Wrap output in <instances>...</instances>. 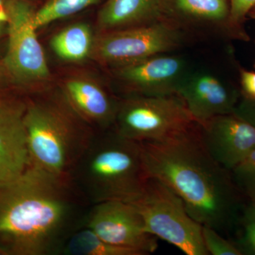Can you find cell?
<instances>
[{
    "instance_id": "5bb4252c",
    "label": "cell",
    "mask_w": 255,
    "mask_h": 255,
    "mask_svg": "<svg viewBox=\"0 0 255 255\" xmlns=\"http://www.w3.org/2000/svg\"><path fill=\"white\" fill-rule=\"evenodd\" d=\"M160 19L189 36L234 30L230 23L229 0H160Z\"/></svg>"
},
{
    "instance_id": "ba28073f",
    "label": "cell",
    "mask_w": 255,
    "mask_h": 255,
    "mask_svg": "<svg viewBox=\"0 0 255 255\" xmlns=\"http://www.w3.org/2000/svg\"><path fill=\"white\" fill-rule=\"evenodd\" d=\"M7 16V49L1 63L18 85L50 76L43 48L33 25L35 11L26 0H4Z\"/></svg>"
},
{
    "instance_id": "277c9868",
    "label": "cell",
    "mask_w": 255,
    "mask_h": 255,
    "mask_svg": "<svg viewBox=\"0 0 255 255\" xmlns=\"http://www.w3.org/2000/svg\"><path fill=\"white\" fill-rule=\"evenodd\" d=\"M108 133L95 137L74 169L71 182L92 204L131 203L141 194L147 179L140 143L115 129Z\"/></svg>"
},
{
    "instance_id": "ac0fdd59",
    "label": "cell",
    "mask_w": 255,
    "mask_h": 255,
    "mask_svg": "<svg viewBox=\"0 0 255 255\" xmlns=\"http://www.w3.org/2000/svg\"><path fill=\"white\" fill-rule=\"evenodd\" d=\"M65 255H140L137 252L114 246L97 236L90 228L81 226L74 231L62 247Z\"/></svg>"
},
{
    "instance_id": "7c38bea8",
    "label": "cell",
    "mask_w": 255,
    "mask_h": 255,
    "mask_svg": "<svg viewBox=\"0 0 255 255\" xmlns=\"http://www.w3.org/2000/svg\"><path fill=\"white\" fill-rule=\"evenodd\" d=\"M199 137L212 158L231 172L255 148V128L234 113L199 124Z\"/></svg>"
},
{
    "instance_id": "30bf717a",
    "label": "cell",
    "mask_w": 255,
    "mask_h": 255,
    "mask_svg": "<svg viewBox=\"0 0 255 255\" xmlns=\"http://www.w3.org/2000/svg\"><path fill=\"white\" fill-rule=\"evenodd\" d=\"M82 226L110 244L140 255L152 254L158 248V238L146 231L142 216L131 203L109 201L94 204Z\"/></svg>"
},
{
    "instance_id": "8fae6325",
    "label": "cell",
    "mask_w": 255,
    "mask_h": 255,
    "mask_svg": "<svg viewBox=\"0 0 255 255\" xmlns=\"http://www.w3.org/2000/svg\"><path fill=\"white\" fill-rule=\"evenodd\" d=\"M116 69L128 97L177 95L181 84L191 71L187 60L169 53L154 55Z\"/></svg>"
},
{
    "instance_id": "ffe728a7",
    "label": "cell",
    "mask_w": 255,
    "mask_h": 255,
    "mask_svg": "<svg viewBox=\"0 0 255 255\" xmlns=\"http://www.w3.org/2000/svg\"><path fill=\"white\" fill-rule=\"evenodd\" d=\"M238 191L255 201V148L231 171Z\"/></svg>"
},
{
    "instance_id": "f1b7e54d",
    "label": "cell",
    "mask_w": 255,
    "mask_h": 255,
    "mask_svg": "<svg viewBox=\"0 0 255 255\" xmlns=\"http://www.w3.org/2000/svg\"><path fill=\"white\" fill-rule=\"evenodd\" d=\"M254 202H255V201H254Z\"/></svg>"
},
{
    "instance_id": "4316f807",
    "label": "cell",
    "mask_w": 255,
    "mask_h": 255,
    "mask_svg": "<svg viewBox=\"0 0 255 255\" xmlns=\"http://www.w3.org/2000/svg\"><path fill=\"white\" fill-rule=\"evenodd\" d=\"M7 31V23L6 21H0V38L6 33Z\"/></svg>"
},
{
    "instance_id": "603a6c76",
    "label": "cell",
    "mask_w": 255,
    "mask_h": 255,
    "mask_svg": "<svg viewBox=\"0 0 255 255\" xmlns=\"http://www.w3.org/2000/svg\"><path fill=\"white\" fill-rule=\"evenodd\" d=\"M230 23L236 29L255 6V0H229Z\"/></svg>"
},
{
    "instance_id": "d4e9b609",
    "label": "cell",
    "mask_w": 255,
    "mask_h": 255,
    "mask_svg": "<svg viewBox=\"0 0 255 255\" xmlns=\"http://www.w3.org/2000/svg\"><path fill=\"white\" fill-rule=\"evenodd\" d=\"M241 77L244 96L255 99V73L243 70L241 71Z\"/></svg>"
},
{
    "instance_id": "5b68a950",
    "label": "cell",
    "mask_w": 255,
    "mask_h": 255,
    "mask_svg": "<svg viewBox=\"0 0 255 255\" xmlns=\"http://www.w3.org/2000/svg\"><path fill=\"white\" fill-rule=\"evenodd\" d=\"M131 204L152 236L187 255H209L203 241L202 225L187 212L182 199L159 179L147 177L141 194Z\"/></svg>"
},
{
    "instance_id": "44dd1931",
    "label": "cell",
    "mask_w": 255,
    "mask_h": 255,
    "mask_svg": "<svg viewBox=\"0 0 255 255\" xmlns=\"http://www.w3.org/2000/svg\"><path fill=\"white\" fill-rule=\"evenodd\" d=\"M241 226V238L235 243L243 255H255V202L244 206L238 225Z\"/></svg>"
},
{
    "instance_id": "3957f363",
    "label": "cell",
    "mask_w": 255,
    "mask_h": 255,
    "mask_svg": "<svg viewBox=\"0 0 255 255\" xmlns=\"http://www.w3.org/2000/svg\"><path fill=\"white\" fill-rule=\"evenodd\" d=\"M68 101L27 102L24 115L29 166L65 180L95 136Z\"/></svg>"
},
{
    "instance_id": "83f0119b",
    "label": "cell",
    "mask_w": 255,
    "mask_h": 255,
    "mask_svg": "<svg viewBox=\"0 0 255 255\" xmlns=\"http://www.w3.org/2000/svg\"><path fill=\"white\" fill-rule=\"evenodd\" d=\"M248 16L255 20V6H254L251 11H250V12L248 13Z\"/></svg>"
},
{
    "instance_id": "52a82bcc",
    "label": "cell",
    "mask_w": 255,
    "mask_h": 255,
    "mask_svg": "<svg viewBox=\"0 0 255 255\" xmlns=\"http://www.w3.org/2000/svg\"><path fill=\"white\" fill-rule=\"evenodd\" d=\"M189 35L160 20L150 24L104 31L94 39L90 56L117 68L182 48Z\"/></svg>"
},
{
    "instance_id": "4fadbf2b",
    "label": "cell",
    "mask_w": 255,
    "mask_h": 255,
    "mask_svg": "<svg viewBox=\"0 0 255 255\" xmlns=\"http://www.w3.org/2000/svg\"><path fill=\"white\" fill-rule=\"evenodd\" d=\"M177 95L199 124L217 116L233 113L239 95L216 75L206 72H189Z\"/></svg>"
},
{
    "instance_id": "8992f818",
    "label": "cell",
    "mask_w": 255,
    "mask_h": 255,
    "mask_svg": "<svg viewBox=\"0 0 255 255\" xmlns=\"http://www.w3.org/2000/svg\"><path fill=\"white\" fill-rule=\"evenodd\" d=\"M199 123L178 95L128 97L119 102L114 129L137 142L161 141Z\"/></svg>"
},
{
    "instance_id": "d6986e66",
    "label": "cell",
    "mask_w": 255,
    "mask_h": 255,
    "mask_svg": "<svg viewBox=\"0 0 255 255\" xmlns=\"http://www.w3.org/2000/svg\"><path fill=\"white\" fill-rule=\"evenodd\" d=\"M100 0H49L35 11L33 25L38 29L49 23L80 12Z\"/></svg>"
},
{
    "instance_id": "484cf974",
    "label": "cell",
    "mask_w": 255,
    "mask_h": 255,
    "mask_svg": "<svg viewBox=\"0 0 255 255\" xmlns=\"http://www.w3.org/2000/svg\"><path fill=\"white\" fill-rule=\"evenodd\" d=\"M7 16H6V10H5L4 1L0 0V21H6Z\"/></svg>"
},
{
    "instance_id": "e0dca14e",
    "label": "cell",
    "mask_w": 255,
    "mask_h": 255,
    "mask_svg": "<svg viewBox=\"0 0 255 255\" xmlns=\"http://www.w3.org/2000/svg\"><path fill=\"white\" fill-rule=\"evenodd\" d=\"M92 31L85 23L64 28L50 41L52 49L61 59L80 61L90 56L93 46Z\"/></svg>"
},
{
    "instance_id": "7a4b0ae2",
    "label": "cell",
    "mask_w": 255,
    "mask_h": 255,
    "mask_svg": "<svg viewBox=\"0 0 255 255\" xmlns=\"http://www.w3.org/2000/svg\"><path fill=\"white\" fill-rule=\"evenodd\" d=\"M78 196L71 181L31 166L0 186V255L60 254L82 225Z\"/></svg>"
},
{
    "instance_id": "9c48e42d",
    "label": "cell",
    "mask_w": 255,
    "mask_h": 255,
    "mask_svg": "<svg viewBox=\"0 0 255 255\" xmlns=\"http://www.w3.org/2000/svg\"><path fill=\"white\" fill-rule=\"evenodd\" d=\"M0 63V186L19 177L29 166L24 115L27 102Z\"/></svg>"
},
{
    "instance_id": "6da1fadb",
    "label": "cell",
    "mask_w": 255,
    "mask_h": 255,
    "mask_svg": "<svg viewBox=\"0 0 255 255\" xmlns=\"http://www.w3.org/2000/svg\"><path fill=\"white\" fill-rule=\"evenodd\" d=\"M147 177L168 186L202 226L226 236L238 226L243 207L231 172L212 158L196 128L161 141L140 142Z\"/></svg>"
},
{
    "instance_id": "2e32d148",
    "label": "cell",
    "mask_w": 255,
    "mask_h": 255,
    "mask_svg": "<svg viewBox=\"0 0 255 255\" xmlns=\"http://www.w3.org/2000/svg\"><path fill=\"white\" fill-rule=\"evenodd\" d=\"M160 0H107L98 14L104 31L160 21Z\"/></svg>"
},
{
    "instance_id": "7402d4cb",
    "label": "cell",
    "mask_w": 255,
    "mask_h": 255,
    "mask_svg": "<svg viewBox=\"0 0 255 255\" xmlns=\"http://www.w3.org/2000/svg\"><path fill=\"white\" fill-rule=\"evenodd\" d=\"M202 238L209 255H242L235 243L228 241L225 236L214 228L202 226Z\"/></svg>"
},
{
    "instance_id": "cb8c5ba5",
    "label": "cell",
    "mask_w": 255,
    "mask_h": 255,
    "mask_svg": "<svg viewBox=\"0 0 255 255\" xmlns=\"http://www.w3.org/2000/svg\"><path fill=\"white\" fill-rule=\"evenodd\" d=\"M233 113L255 128V99L244 96L238 102Z\"/></svg>"
},
{
    "instance_id": "9a60e30c",
    "label": "cell",
    "mask_w": 255,
    "mask_h": 255,
    "mask_svg": "<svg viewBox=\"0 0 255 255\" xmlns=\"http://www.w3.org/2000/svg\"><path fill=\"white\" fill-rule=\"evenodd\" d=\"M65 98L87 124L101 128L114 127L119 102L112 100L98 84L85 79L69 80L65 84Z\"/></svg>"
}]
</instances>
